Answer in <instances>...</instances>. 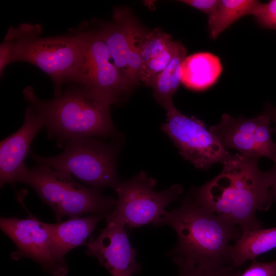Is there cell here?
<instances>
[{
  "label": "cell",
  "mask_w": 276,
  "mask_h": 276,
  "mask_svg": "<svg viewBox=\"0 0 276 276\" xmlns=\"http://www.w3.org/2000/svg\"><path fill=\"white\" fill-rule=\"evenodd\" d=\"M260 3L257 0H220L214 13L208 17L210 38L216 39L238 19L247 15H252Z\"/></svg>",
  "instance_id": "ffe728a7"
},
{
  "label": "cell",
  "mask_w": 276,
  "mask_h": 276,
  "mask_svg": "<svg viewBox=\"0 0 276 276\" xmlns=\"http://www.w3.org/2000/svg\"><path fill=\"white\" fill-rule=\"evenodd\" d=\"M23 94L43 118L48 137L60 148L72 139L107 137L116 132L110 105L81 85L50 100L39 99L31 86L24 89Z\"/></svg>",
  "instance_id": "3957f363"
},
{
  "label": "cell",
  "mask_w": 276,
  "mask_h": 276,
  "mask_svg": "<svg viewBox=\"0 0 276 276\" xmlns=\"http://www.w3.org/2000/svg\"><path fill=\"white\" fill-rule=\"evenodd\" d=\"M267 173L272 198L273 201H276V163Z\"/></svg>",
  "instance_id": "4316f807"
},
{
  "label": "cell",
  "mask_w": 276,
  "mask_h": 276,
  "mask_svg": "<svg viewBox=\"0 0 276 276\" xmlns=\"http://www.w3.org/2000/svg\"><path fill=\"white\" fill-rule=\"evenodd\" d=\"M276 248V227L260 228L241 233L230 248L232 266L240 268L246 262Z\"/></svg>",
  "instance_id": "ac0fdd59"
},
{
  "label": "cell",
  "mask_w": 276,
  "mask_h": 276,
  "mask_svg": "<svg viewBox=\"0 0 276 276\" xmlns=\"http://www.w3.org/2000/svg\"><path fill=\"white\" fill-rule=\"evenodd\" d=\"M173 41L170 34L158 28L148 32L142 30L137 37V43L143 64L161 54Z\"/></svg>",
  "instance_id": "44dd1931"
},
{
  "label": "cell",
  "mask_w": 276,
  "mask_h": 276,
  "mask_svg": "<svg viewBox=\"0 0 276 276\" xmlns=\"http://www.w3.org/2000/svg\"><path fill=\"white\" fill-rule=\"evenodd\" d=\"M187 53V49L183 44L176 41L171 61L150 86L153 89L154 98L166 110L174 105L172 97L182 83V64Z\"/></svg>",
  "instance_id": "d6986e66"
},
{
  "label": "cell",
  "mask_w": 276,
  "mask_h": 276,
  "mask_svg": "<svg viewBox=\"0 0 276 276\" xmlns=\"http://www.w3.org/2000/svg\"><path fill=\"white\" fill-rule=\"evenodd\" d=\"M82 51L74 82L110 105L126 91L121 75L98 31L80 30Z\"/></svg>",
  "instance_id": "ba28073f"
},
{
  "label": "cell",
  "mask_w": 276,
  "mask_h": 276,
  "mask_svg": "<svg viewBox=\"0 0 276 276\" xmlns=\"http://www.w3.org/2000/svg\"><path fill=\"white\" fill-rule=\"evenodd\" d=\"M162 130L171 139L181 156L197 168L206 171L216 163L223 164L234 154L224 148L205 125L194 117L181 113L174 106L166 110Z\"/></svg>",
  "instance_id": "52a82bcc"
},
{
  "label": "cell",
  "mask_w": 276,
  "mask_h": 276,
  "mask_svg": "<svg viewBox=\"0 0 276 276\" xmlns=\"http://www.w3.org/2000/svg\"><path fill=\"white\" fill-rule=\"evenodd\" d=\"M116 202V199L103 195L98 188L78 183L67 191L54 213L58 221L65 216L90 213L101 214L106 217L113 211Z\"/></svg>",
  "instance_id": "9a60e30c"
},
{
  "label": "cell",
  "mask_w": 276,
  "mask_h": 276,
  "mask_svg": "<svg viewBox=\"0 0 276 276\" xmlns=\"http://www.w3.org/2000/svg\"><path fill=\"white\" fill-rule=\"evenodd\" d=\"M222 70L217 56L199 52L187 56L182 64V83L188 88L203 90L213 85Z\"/></svg>",
  "instance_id": "e0dca14e"
},
{
  "label": "cell",
  "mask_w": 276,
  "mask_h": 276,
  "mask_svg": "<svg viewBox=\"0 0 276 276\" xmlns=\"http://www.w3.org/2000/svg\"><path fill=\"white\" fill-rule=\"evenodd\" d=\"M220 0H181L178 2L195 8L205 14L208 17L216 10Z\"/></svg>",
  "instance_id": "484cf974"
},
{
  "label": "cell",
  "mask_w": 276,
  "mask_h": 276,
  "mask_svg": "<svg viewBox=\"0 0 276 276\" xmlns=\"http://www.w3.org/2000/svg\"><path fill=\"white\" fill-rule=\"evenodd\" d=\"M259 159L234 154L218 175L193 189V200L242 232L262 228L256 213L268 210L273 199L268 173L260 170Z\"/></svg>",
  "instance_id": "6da1fadb"
},
{
  "label": "cell",
  "mask_w": 276,
  "mask_h": 276,
  "mask_svg": "<svg viewBox=\"0 0 276 276\" xmlns=\"http://www.w3.org/2000/svg\"><path fill=\"white\" fill-rule=\"evenodd\" d=\"M156 185V180L144 172L119 181L113 189L118 198L113 211L106 217V221L121 222L130 228L154 223L183 191L180 185L175 184L156 192L154 190Z\"/></svg>",
  "instance_id": "8992f818"
},
{
  "label": "cell",
  "mask_w": 276,
  "mask_h": 276,
  "mask_svg": "<svg viewBox=\"0 0 276 276\" xmlns=\"http://www.w3.org/2000/svg\"><path fill=\"white\" fill-rule=\"evenodd\" d=\"M104 217L101 214L70 217L63 221L51 223L53 251L55 256L65 260L64 256L75 247L86 245L99 222Z\"/></svg>",
  "instance_id": "2e32d148"
},
{
  "label": "cell",
  "mask_w": 276,
  "mask_h": 276,
  "mask_svg": "<svg viewBox=\"0 0 276 276\" xmlns=\"http://www.w3.org/2000/svg\"><path fill=\"white\" fill-rule=\"evenodd\" d=\"M252 16L262 27L276 30V0L260 3Z\"/></svg>",
  "instance_id": "cb8c5ba5"
},
{
  "label": "cell",
  "mask_w": 276,
  "mask_h": 276,
  "mask_svg": "<svg viewBox=\"0 0 276 276\" xmlns=\"http://www.w3.org/2000/svg\"><path fill=\"white\" fill-rule=\"evenodd\" d=\"M153 224L168 225L175 231L177 242L168 255L177 265H232L230 242L237 241L242 233L239 227L198 205L190 196L178 208L165 211Z\"/></svg>",
  "instance_id": "7a4b0ae2"
},
{
  "label": "cell",
  "mask_w": 276,
  "mask_h": 276,
  "mask_svg": "<svg viewBox=\"0 0 276 276\" xmlns=\"http://www.w3.org/2000/svg\"><path fill=\"white\" fill-rule=\"evenodd\" d=\"M17 182L31 186L53 212L67 191L78 183L68 173L56 170L47 165H39L29 169L25 164L19 171Z\"/></svg>",
  "instance_id": "5bb4252c"
},
{
  "label": "cell",
  "mask_w": 276,
  "mask_h": 276,
  "mask_svg": "<svg viewBox=\"0 0 276 276\" xmlns=\"http://www.w3.org/2000/svg\"><path fill=\"white\" fill-rule=\"evenodd\" d=\"M0 227L16 247L10 255L12 259L28 258L51 276L67 275L65 261L58 259L53 251L51 223L32 215L25 219L1 217Z\"/></svg>",
  "instance_id": "9c48e42d"
},
{
  "label": "cell",
  "mask_w": 276,
  "mask_h": 276,
  "mask_svg": "<svg viewBox=\"0 0 276 276\" xmlns=\"http://www.w3.org/2000/svg\"><path fill=\"white\" fill-rule=\"evenodd\" d=\"M142 30L129 11L123 8L114 10L112 21L103 24L98 30L121 75L126 93L128 58L133 43Z\"/></svg>",
  "instance_id": "4fadbf2b"
},
{
  "label": "cell",
  "mask_w": 276,
  "mask_h": 276,
  "mask_svg": "<svg viewBox=\"0 0 276 276\" xmlns=\"http://www.w3.org/2000/svg\"><path fill=\"white\" fill-rule=\"evenodd\" d=\"M126 225L106 221L96 237L90 236L85 254L96 257L111 276H133L142 266L136 261L135 250L129 242Z\"/></svg>",
  "instance_id": "8fae6325"
},
{
  "label": "cell",
  "mask_w": 276,
  "mask_h": 276,
  "mask_svg": "<svg viewBox=\"0 0 276 276\" xmlns=\"http://www.w3.org/2000/svg\"><path fill=\"white\" fill-rule=\"evenodd\" d=\"M178 276H239L240 268L232 265L209 267L202 265L179 264Z\"/></svg>",
  "instance_id": "603a6c76"
},
{
  "label": "cell",
  "mask_w": 276,
  "mask_h": 276,
  "mask_svg": "<svg viewBox=\"0 0 276 276\" xmlns=\"http://www.w3.org/2000/svg\"><path fill=\"white\" fill-rule=\"evenodd\" d=\"M44 126L42 117L31 106L26 109L22 126L1 142L0 186L15 184L31 143Z\"/></svg>",
  "instance_id": "7c38bea8"
},
{
  "label": "cell",
  "mask_w": 276,
  "mask_h": 276,
  "mask_svg": "<svg viewBox=\"0 0 276 276\" xmlns=\"http://www.w3.org/2000/svg\"><path fill=\"white\" fill-rule=\"evenodd\" d=\"M239 276H276V260L269 262L252 260Z\"/></svg>",
  "instance_id": "d4e9b609"
},
{
  "label": "cell",
  "mask_w": 276,
  "mask_h": 276,
  "mask_svg": "<svg viewBox=\"0 0 276 276\" xmlns=\"http://www.w3.org/2000/svg\"><path fill=\"white\" fill-rule=\"evenodd\" d=\"M96 137L70 139L60 154L50 157L31 152L39 165L68 173L81 181L99 189H114L119 182L117 173V145L104 142Z\"/></svg>",
  "instance_id": "5b68a950"
},
{
  "label": "cell",
  "mask_w": 276,
  "mask_h": 276,
  "mask_svg": "<svg viewBox=\"0 0 276 276\" xmlns=\"http://www.w3.org/2000/svg\"><path fill=\"white\" fill-rule=\"evenodd\" d=\"M39 25L23 24L10 27L5 39L12 47L11 63L24 61L45 73L55 85V94L61 92L62 84L74 82L82 51L80 30L74 34L41 37Z\"/></svg>",
  "instance_id": "277c9868"
},
{
  "label": "cell",
  "mask_w": 276,
  "mask_h": 276,
  "mask_svg": "<svg viewBox=\"0 0 276 276\" xmlns=\"http://www.w3.org/2000/svg\"><path fill=\"white\" fill-rule=\"evenodd\" d=\"M264 113L267 114L269 116L270 121L274 123L275 126L272 128V130L273 132L276 133V107L267 105Z\"/></svg>",
  "instance_id": "83f0119b"
},
{
  "label": "cell",
  "mask_w": 276,
  "mask_h": 276,
  "mask_svg": "<svg viewBox=\"0 0 276 276\" xmlns=\"http://www.w3.org/2000/svg\"><path fill=\"white\" fill-rule=\"evenodd\" d=\"M270 121L264 112L251 119L223 113L219 124L209 129L226 149H236L249 157H265L276 163V143L272 140Z\"/></svg>",
  "instance_id": "30bf717a"
},
{
  "label": "cell",
  "mask_w": 276,
  "mask_h": 276,
  "mask_svg": "<svg viewBox=\"0 0 276 276\" xmlns=\"http://www.w3.org/2000/svg\"><path fill=\"white\" fill-rule=\"evenodd\" d=\"M176 43V41L173 40L161 54L143 64L140 79L145 85L150 86L156 77L168 66L173 56Z\"/></svg>",
  "instance_id": "7402d4cb"
}]
</instances>
